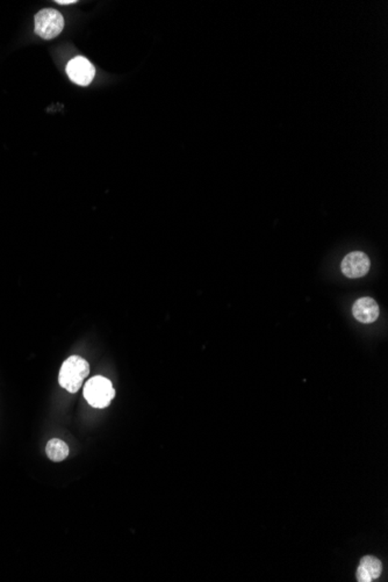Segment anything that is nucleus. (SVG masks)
<instances>
[{"mask_svg": "<svg viewBox=\"0 0 388 582\" xmlns=\"http://www.w3.org/2000/svg\"><path fill=\"white\" fill-rule=\"evenodd\" d=\"M90 374V364L83 357L71 356L65 363L62 364L58 384L62 388L67 389V392L77 393L83 385L84 380Z\"/></svg>", "mask_w": 388, "mask_h": 582, "instance_id": "f257e3e1", "label": "nucleus"}, {"mask_svg": "<svg viewBox=\"0 0 388 582\" xmlns=\"http://www.w3.org/2000/svg\"><path fill=\"white\" fill-rule=\"evenodd\" d=\"M83 394L89 405L94 408L103 409L111 405L116 396V389L111 380L105 376H96L85 384Z\"/></svg>", "mask_w": 388, "mask_h": 582, "instance_id": "f03ea898", "label": "nucleus"}, {"mask_svg": "<svg viewBox=\"0 0 388 582\" xmlns=\"http://www.w3.org/2000/svg\"><path fill=\"white\" fill-rule=\"evenodd\" d=\"M65 28V18L54 9H45L35 16V33L45 40L55 39Z\"/></svg>", "mask_w": 388, "mask_h": 582, "instance_id": "7ed1b4c3", "label": "nucleus"}, {"mask_svg": "<svg viewBox=\"0 0 388 582\" xmlns=\"http://www.w3.org/2000/svg\"><path fill=\"white\" fill-rule=\"evenodd\" d=\"M67 74L71 82L81 86H87L94 81L96 69L87 58L78 56L67 63Z\"/></svg>", "mask_w": 388, "mask_h": 582, "instance_id": "20e7f679", "label": "nucleus"}, {"mask_svg": "<svg viewBox=\"0 0 388 582\" xmlns=\"http://www.w3.org/2000/svg\"><path fill=\"white\" fill-rule=\"evenodd\" d=\"M370 267H371L370 258L367 257V254L360 251H355V252L347 254L340 264V269L344 276L351 279L364 277L369 272Z\"/></svg>", "mask_w": 388, "mask_h": 582, "instance_id": "39448f33", "label": "nucleus"}, {"mask_svg": "<svg viewBox=\"0 0 388 582\" xmlns=\"http://www.w3.org/2000/svg\"><path fill=\"white\" fill-rule=\"evenodd\" d=\"M353 314L357 321L372 323L379 316V306L372 298H360L353 307Z\"/></svg>", "mask_w": 388, "mask_h": 582, "instance_id": "423d86ee", "label": "nucleus"}, {"mask_svg": "<svg viewBox=\"0 0 388 582\" xmlns=\"http://www.w3.org/2000/svg\"><path fill=\"white\" fill-rule=\"evenodd\" d=\"M382 565L380 560L375 556H366L360 560V567L357 569V581L371 582L378 579L382 574Z\"/></svg>", "mask_w": 388, "mask_h": 582, "instance_id": "0eeeda50", "label": "nucleus"}, {"mask_svg": "<svg viewBox=\"0 0 388 582\" xmlns=\"http://www.w3.org/2000/svg\"><path fill=\"white\" fill-rule=\"evenodd\" d=\"M45 454L52 461L60 463L67 459L69 456V447L65 441L58 440V438H52L47 443Z\"/></svg>", "mask_w": 388, "mask_h": 582, "instance_id": "6e6552de", "label": "nucleus"}, {"mask_svg": "<svg viewBox=\"0 0 388 582\" xmlns=\"http://www.w3.org/2000/svg\"><path fill=\"white\" fill-rule=\"evenodd\" d=\"M56 3L60 4V5H70V4L77 3V1L76 0H57Z\"/></svg>", "mask_w": 388, "mask_h": 582, "instance_id": "1a4fd4ad", "label": "nucleus"}]
</instances>
